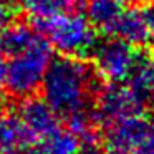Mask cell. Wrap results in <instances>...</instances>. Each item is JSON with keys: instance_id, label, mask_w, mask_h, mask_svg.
<instances>
[{"instance_id": "obj_1", "label": "cell", "mask_w": 154, "mask_h": 154, "mask_svg": "<svg viewBox=\"0 0 154 154\" xmlns=\"http://www.w3.org/2000/svg\"><path fill=\"white\" fill-rule=\"evenodd\" d=\"M43 100L53 108L58 116L90 106V100L100 90L96 71L83 61V58L61 55L51 58L42 81Z\"/></svg>"}, {"instance_id": "obj_2", "label": "cell", "mask_w": 154, "mask_h": 154, "mask_svg": "<svg viewBox=\"0 0 154 154\" xmlns=\"http://www.w3.org/2000/svg\"><path fill=\"white\" fill-rule=\"evenodd\" d=\"M35 28L47 37L51 48L66 57H91L96 48V28L80 14H58L48 18H37Z\"/></svg>"}, {"instance_id": "obj_3", "label": "cell", "mask_w": 154, "mask_h": 154, "mask_svg": "<svg viewBox=\"0 0 154 154\" xmlns=\"http://www.w3.org/2000/svg\"><path fill=\"white\" fill-rule=\"evenodd\" d=\"M51 58V45L47 38L37 35V38L23 51L10 57L4 86L12 96L18 100L35 94L42 86Z\"/></svg>"}, {"instance_id": "obj_4", "label": "cell", "mask_w": 154, "mask_h": 154, "mask_svg": "<svg viewBox=\"0 0 154 154\" xmlns=\"http://www.w3.org/2000/svg\"><path fill=\"white\" fill-rule=\"evenodd\" d=\"M141 51L116 37L98 42L91 58L94 61V71L101 80L108 83H124L133 73Z\"/></svg>"}, {"instance_id": "obj_5", "label": "cell", "mask_w": 154, "mask_h": 154, "mask_svg": "<svg viewBox=\"0 0 154 154\" xmlns=\"http://www.w3.org/2000/svg\"><path fill=\"white\" fill-rule=\"evenodd\" d=\"M143 106L144 101L129 86H123V83H109L100 86L96 91L94 114L100 123L109 124L133 114H141Z\"/></svg>"}, {"instance_id": "obj_6", "label": "cell", "mask_w": 154, "mask_h": 154, "mask_svg": "<svg viewBox=\"0 0 154 154\" xmlns=\"http://www.w3.org/2000/svg\"><path fill=\"white\" fill-rule=\"evenodd\" d=\"M152 126L154 124L147 118H144L143 113L133 114V116L106 124L104 141H106L109 151L121 154L134 152L144 143Z\"/></svg>"}, {"instance_id": "obj_7", "label": "cell", "mask_w": 154, "mask_h": 154, "mask_svg": "<svg viewBox=\"0 0 154 154\" xmlns=\"http://www.w3.org/2000/svg\"><path fill=\"white\" fill-rule=\"evenodd\" d=\"M18 118L35 139L48 136L58 129V114L43 98H37L33 94L22 98V103L18 106Z\"/></svg>"}, {"instance_id": "obj_8", "label": "cell", "mask_w": 154, "mask_h": 154, "mask_svg": "<svg viewBox=\"0 0 154 154\" xmlns=\"http://www.w3.org/2000/svg\"><path fill=\"white\" fill-rule=\"evenodd\" d=\"M106 35L119 38L137 50L147 48L154 40V35L151 33L149 27L146 25V20L143 17V10L136 7L128 8V10L123 8V12L119 14V17L116 18V22L113 23V27L109 28Z\"/></svg>"}, {"instance_id": "obj_9", "label": "cell", "mask_w": 154, "mask_h": 154, "mask_svg": "<svg viewBox=\"0 0 154 154\" xmlns=\"http://www.w3.org/2000/svg\"><path fill=\"white\" fill-rule=\"evenodd\" d=\"M38 139V143H30L15 154H80V141L71 131L58 128Z\"/></svg>"}, {"instance_id": "obj_10", "label": "cell", "mask_w": 154, "mask_h": 154, "mask_svg": "<svg viewBox=\"0 0 154 154\" xmlns=\"http://www.w3.org/2000/svg\"><path fill=\"white\" fill-rule=\"evenodd\" d=\"M35 137L27 129L22 119L15 114H2L0 116V149L4 154H15Z\"/></svg>"}, {"instance_id": "obj_11", "label": "cell", "mask_w": 154, "mask_h": 154, "mask_svg": "<svg viewBox=\"0 0 154 154\" xmlns=\"http://www.w3.org/2000/svg\"><path fill=\"white\" fill-rule=\"evenodd\" d=\"M37 30L25 22H14L0 30V55L14 57L23 51L37 38Z\"/></svg>"}, {"instance_id": "obj_12", "label": "cell", "mask_w": 154, "mask_h": 154, "mask_svg": "<svg viewBox=\"0 0 154 154\" xmlns=\"http://www.w3.org/2000/svg\"><path fill=\"white\" fill-rule=\"evenodd\" d=\"M80 8L85 10L86 20L94 28L108 33L123 12V4L119 0H81Z\"/></svg>"}, {"instance_id": "obj_13", "label": "cell", "mask_w": 154, "mask_h": 154, "mask_svg": "<svg viewBox=\"0 0 154 154\" xmlns=\"http://www.w3.org/2000/svg\"><path fill=\"white\" fill-rule=\"evenodd\" d=\"M15 2L35 20L70 12V8L73 7V0H15Z\"/></svg>"}, {"instance_id": "obj_14", "label": "cell", "mask_w": 154, "mask_h": 154, "mask_svg": "<svg viewBox=\"0 0 154 154\" xmlns=\"http://www.w3.org/2000/svg\"><path fill=\"white\" fill-rule=\"evenodd\" d=\"M15 14H17V2L0 0V30L14 20Z\"/></svg>"}, {"instance_id": "obj_15", "label": "cell", "mask_w": 154, "mask_h": 154, "mask_svg": "<svg viewBox=\"0 0 154 154\" xmlns=\"http://www.w3.org/2000/svg\"><path fill=\"white\" fill-rule=\"evenodd\" d=\"M137 154H154V126H152V129L149 131L147 137L144 139V143L139 146Z\"/></svg>"}, {"instance_id": "obj_16", "label": "cell", "mask_w": 154, "mask_h": 154, "mask_svg": "<svg viewBox=\"0 0 154 154\" xmlns=\"http://www.w3.org/2000/svg\"><path fill=\"white\" fill-rule=\"evenodd\" d=\"M143 17H144V20H146V25L149 27L151 33L154 35V5L144 8V10H143Z\"/></svg>"}, {"instance_id": "obj_17", "label": "cell", "mask_w": 154, "mask_h": 154, "mask_svg": "<svg viewBox=\"0 0 154 154\" xmlns=\"http://www.w3.org/2000/svg\"><path fill=\"white\" fill-rule=\"evenodd\" d=\"M5 75H7V61L4 55H0V90L5 85Z\"/></svg>"}, {"instance_id": "obj_18", "label": "cell", "mask_w": 154, "mask_h": 154, "mask_svg": "<svg viewBox=\"0 0 154 154\" xmlns=\"http://www.w3.org/2000/svg\"><path fill=\"white\" fill-rule=\"evenodd\" d=\"M146 101H147V104H149L151 111L154 113V85H152V88L149 90V93H147V96H146Z\"/></svg>"}, {"instance_id": "obj_19", "label": "cell", "mask_w": 154, "mask_h": 154, "mask_svg": "<svg viewBox=\"0 0 154 154\" xmlns=\"http://www.w3.org/2000/svg\"><path fill=\"white\" fill-rule=\"evenodd\" d=\"M121 4H128V5H133V7H137V5L144 4L146 0H119Z\"/></svg>"}, {"instance_id": "obj_20", "label": "cell", "mask_w": 154, "mask_h": 154, "mask_svg": "<svg viewBox=\"0 0 154 154\" xmlns=\"http://www.w3.org/2000/svg\"><path fill=\"white\" fill-rule=\"evenodd\" d=\"M4 109H5V101H4V98L0 96V116L4 114Z\"/></svg>"}, {"instance_id": "obj_21", "label": "cell", "mask_w": 154, "mask_h": 154, "mask_svg": "<svg viewBox=\"0 0 154 154\" xmlns=\"http://www.w3.org/2000/svg\"><path fill=\"white\" fill-rule=\"evenodd\" d=\"M96 154H100V152H96ZM109 154H121V152H114V151H111Z\"/></svg>"}, {"instance_id": "obj_22", "label": "cell", "mask_w": 154, "mask_h": 154, "mask_svg": "<svg viewBox=\"0 0 154 154\" xmlns=\"http://www.w3.org/2000/svg\"><path fill=\"white\" fill-rule=\"evenodd\" d=\"M0 154H4V152H2V149H0Z\"/></svg>"}, {"instance_id": "obj_23", "label": "cell", "mask_w": 154, "mask_h": 154, "mask_svg": "<svg viewBox=\"0 0 154 154\" xmlns=\"http://www.w3.org/2000/svg\"><path fill=\"white\" fill-rule=\"evenodd\" d=\"M151 2H152V5H154V0H151Z\"/></svg>"}]
</instances>
